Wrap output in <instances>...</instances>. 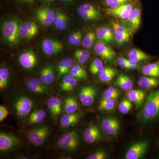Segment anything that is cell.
Returning <instances> with one entry per match:
<instances>
[{
  "label": "cell",
  "instance_id": "18",
  "mask_svg": "<svg viewBox=\"0 0 159 159\" xmlns=\"http://www.w3.org/2000/svg\"><path fill=\"white\" fill-rule=\"evenodd\" d=\"M26 85L29 92L33 93L44 95L48 93L49 92V89L47 85L38 78L29 79L26 82Z\"/></svg>",
  "mask_w": 159,
  "mask_h": 159
},
{
  "label": "cell",
  "instance_id": "27",
  "mask_svg": "<svg viewBox=\"0 0 159 159\" xmlns=\"http://www.w3.org/2000/svg\"><path fill=\"white\" fill-rule=\"evenodd\" d=\"M138 85L141 88L154 89L159 87V78L148 77H140L138 80Z\"/></svg>",
  "mask_w": 159,
  "mask_h": 159
},
{
  "label": "cell",
  "instance_id": "10",
  "mask_svg": "<svg viewBox=\"0 0 159 159\" xmlns=\"http://www.w3.org/2000/svg\"><path fill=\"white\" fill-rule=\"evenodd\" d=\"M101 127L102 131L107 135L116 137L120 130V122L116 117H105L101 120Z\"/></svg>",
  "mask_w": 159,
  "mask_h": 159
},
{
  "label": "cell",
  "instance_id": "9",
  "mask_svg": "<svg viewBox=\"0 0 159 159\" xmlns=\"http://www.w3.org/2000/svg\"><path fill=\"white\" fill-rule=\"evenodd\" d=\"M77 13L85 21H95L99 20L100 12L99 10L89 3H84L77 9Z\"/></svg>",
  "mask_w": 159,
  "mask_h": 159
},
{
  "label": "cell",
  "instance_id": "36",
  "mask_svg": "<svg viewBox=\"0 0 159 159\" xmlns=\"http://www.w3.org/2000/svg\"><path fill=\"white\" fill-rule=\"evenodd\" d=\"M10 73L8 69L2 67L0 69V89L1 91L6 88L9 84Z\"/></svg>",
  "mask_w": 159,
  "mask_h": 159
},
{
  "label": "cell",
  "instance_id": "45",
  "mask_svg": "<svg viewBox=\"0 0 159 159\" xmlns=\"http://www.w3.org/2000/svg\"><path fill=\"white\" fill-rule=\"evenodd\" d=\"M54 97V101H55V106H56V112L57 115L58 116L61 113L62 110V107H61V100L59 97Z\"/></svg>",
  "mask_w": 159,
  "mask_h": 159
},
{
  "label": "cell",
  "instance_id": "38",
  "mask_svg": "<svg viewBox=\"0 0 159 159\" xmlns=\"http://www.w3.org/2000/svg\"><path fill=\"white\" fill-rule=\"evenodd\" d=\"M116 99H102L99 102L98 110L110 111L113 109Z\"/></svg>",
  "mask_w": 159,
  "mask_h": 159
},
{
  "label": "cell",
  "instance_id": "2",
  "mask_svg": "<svg viewBox=\"0 0 159 159\" xmlns=\"http://www.w3.org/2000/svg\"><path fill=\"white\" fill-rule=\"evenodd\" d=\"M19 25L16 18L7 20L2 24V31L3 38L10 45H16L19 43L20 38Z\"/></svg>",
  "mask_w": 159,
  "mask_h": 159
},
{
  "label": "cell",
  "instance_id": "33",
  "mask_svg": "<svg viewBox=\"0 0 159 159\" xmlns=\"http://www.w3.org/2000/svg\"><path fill=\"white\" fill-rule=\"evenodd\" d=\"M116 74V71L111 67L107 66L99 74V78L102 82H108L113 79Z\"/></svg>",
  "mask_w": 159,
  "mask_h": 159
},
{
  "label": "cell",
  "instance_id": "44",
  "mask_svg": "<svg viewBox=\"0 0 159 159\" xmlns=\"http://www.w3.org/2000/svg\"><path fill=\"white\" fill-rule=\"evenodd\" d=\"M9 115V112L7 107L5 106L1 105L0 106V122H2L3 120H5Z\"/></svg>",
  "mask_w": 159,
  "mask_h": 159
},
{
  "label": "cell",
  "instance_id": "49",
  "mask_svg": "<svg viewBox=\"0 0 159 159\" xmlns=\"http://www.w3.org/2000/svg\"><path fill=\"white\" fill-rule=\"evenodd\" d=\"M75 51L78 53V54H80L83 57H84L87 61L89 58V53L87 50L77 49Z\"/></svg>",
  "mask_w": 159,
  "mask_h": 159
},
{
  "label": "cell",
  "instance_id": "20",
  "mask_svg": "<svg viewBox=\"0 0 159 159\" xmlns=\"http://www.w3.org/2000/svg\"><path fill=\"white\" fill-rule=\"evenodd\" d=\"M96 33L97 38L104 42L111 43L115 40V31L112 26H103L97 28Z\"/></svg>",
  "mask_w": 159,
  "mask_h": 159
},
{
  "label": "cell",
  "instance_id": "29",
  "mask_svg": "<svg viewBox=\"0 0 159 159\" xmlns=\"http://www.w3.org/2000/svg\"><path fill=\"white\" fill-rule=\"evenodd\" d=\"M74 65V60L70 57H67L60 61L57 66V76L61 77L65 75Z\"/></svg>",
  "mask_w": 159,
  "mask_h": 159
},
{
  "label": "cell",
  "instance_id": "14",
  "mask_svg": "<svg viewBox=\"0 0 159 159\" xmlns=\"http://www.w3.org/2000/svg\"><path fill=\"white\" fill-rule=\"evenodd\" d=\"M97 95V89L90 85L83 86L80 91L78 97L82 105L89 107L93 105Z\"/></svg>",
  "mask_w": 159,
  "mask_h": 159
},
{
  "label": "cell",
  "instance_id": "46",
  "mask_svg": "<svg viewBox=\"0 0 159 159\" xmlns=\"http://www.w3.org/2000/svg\"><path fill=\"white\" fill-rule=\"evenodd\" d=\"M80 31V30H78V31L73 32L69 35L68 38V41L69 43L70 44H74V43L75 42V40L77 39V36H78Z\"/></svg>",
  "mask_w": 159,
  "mask_h": 159
},
{
  "label": "cell",
  "instance_id": "7",
  "mask_svg": "<svg viewBox=\"0 0 159 159\" xmlns=\"http://www.w3.org/2000/svg\"><path fill=\"white\" fill-rule=\"evenodd\" d=\"M149 148L148 141H141L134 143L129 148L125 154L126 159H139L145 155Z\"/></svg>",
  "mask_w": 159,
  "mask_h": 159
},
{
  "label": "cell",
  "instance_id": "11",
  "mask_svg": "<svg viewBox=\"0 0 159 159\" xmlns=\"http://www.w3.org/2000/svg\"><path fill=\"white\" fill-rule=\"evenodd\" d=\"M41 47L43 53L48 56H54L59 54L62 51L64 47L61 42L53 39L43 40Z\"/></svg>",
  "mask_w": 159,
  "mask_h": 159
},
{
  "label": "cell",
  "instance_id": "26",
  "mask_svg": "<svg viewBox=\"0 0 159 159\" xmlns=\"http://www.w3.org/2000/svg\"><path fill=\"white\" fill-rule=\"evenodd\" d=\"M80 115L79 114L66 113L61 118L60 123L61 125L64 128H68L74 126L79 122Z\"/></svg>",
  "mask_w": 159,
  "mask_h": 159
},
{
  "label": "cell",
  "instance_id": "25",
  "mask_svg": "<svg viewBox=\"0 0 159 159\" xmlns=\"http://www.w3.org/2000/svg\"><path fill=\"white\" fill-rule=\"evenodd\" d=\"M77 84V78L70 74H66L60 84L61 90L64 92H69L73 90Z\"/></svg>",
  "mask_w": 159,
  "mask_h": 159
},
{
  "label": "cell",
  "instance_id": "47",
  "mask_svg": "<svg viewBox=\"0 0 159 159\" xmlns=\"http://www.w3.org/2000/svg\"><path fill=\"white\" fill-rule=\"evenodd\" d=\"M69 74L78 79H85L84 77L72 68L69 72Z\"/></svg>",
  "mask_w": 159,
  "mask_h": 159
},
{
  "label": "cell",
  "instance_id": "13",
  "mask_svg": "<svg viewBox=\"0 0 159 159\" xmlns=\"http://www.w3.org/2000/svg\"><path fill=\"white\" fill-rule=\"evenodd\" d=\"M55 11L48 6L39 8L35 11V16L43 26L48 27L53 24Z\"/></svg>",
  "mask_w": 159,
  "mask_h": 159
},
{
  "label": "cell",
  "instance_id": "48",
  "mask_svg": "<svg viewBox=\"0 0 159 159\" xmlns=\"http://www.w3.org/2000/svg\"><path fill=\"white\" fill-rule=\"evenodd\" d=\"M72 68L74 69V70H76L80 74L83 75V76L84 77L85 79H86V78H87V74L85 70L82 68L80 66L76 65H74V66Z\"/></svg>",
  "mask_w": 159,
  "mask_h": 159
},
{
  "label": "cell",
  "instance_id": "40",
  "mask_svg": "<svg viewBox=\"0 0 159 159\" xmlns=\"http://www.w3.org/2000/svg\"><path fill=\"white\" fill-rule=\"evenodd\" d=\"M120 93L116 89L110 87L103 93L102 99H117L119 98Z\"/></svg>",
  "mask_w": 159,
  "mask_h": 159
},
{
  "label": "cell",
  "instance_id": "42",
  "mask_svg": "<svg viewBox=\"0 0 159 159\" xmlns=\"http://www.w3.org/2000/svg\"><path fill=\"white\" fill-rule=\"evenodd\" d=\"M129 0H105L106 6L109 8H116L118 6L128 3Z\"/></svg>",
  "mask_w": 159,
  "mask_h": 159
},
{
  "label": "cell",
  "instance_id": "8",
  "mask_svg": "<svg viewBox=\"0 0 159 159\" xmlns=\"http://www.w3.org/2000/svg\"><path fill=\"white\" fill-rule=\"evenodd\" d=\"M33 106V101L26 96H20L16 99L14 103V108L18 116L24 118L30 112Z\"/></svg>",
  "mask_w": 159,
  "mask_h": 159
},
{
  "label": "cell",
  "instance_id": "3",
  "mask_svg": "<svg viewBox=\"0 0 159 159\" xmlns=\"http://www.w3.org/2000/svg\"><path fill=\"white\" fill-rule=\"evenodd\" d=\"M79 144L78 135L76 130L70 131L64 134L56 143L59 149L67 152L76 151Z\"/></svg>",
  "mask_w": 159,
  "mask_h": 159
},
{
  "label": "cell",
  "instance_id": "53",
  "mask_svg": "<svg viewBox=\"0 0 159 159\" xmlns=\"http://www.w3.org/2000/svg\"><path fill=\"white\" fill-rule=\"evenodd\" d=\"M61 1L63 2L68 3L72 2L74 1V0H61Z\"/></svg>",
  "mask_w": 159,
  "mask_h": 159
},
{
  "label": "cell",
  "instance_id": "5",
  "mask_svg": "<svg viewBox=\"0 0 159 159\" xmlns=\"http://www.w3.org/2000/svg\"><path fill=\"white\" fill-rule=\"evenodd\" d=\"M20 139L11 134L1 132L0 133V151L8 152L21 145Z\"/></svg>",
  "mask_w": 159,
  "mask_h": 159
},
{
  "label": "cell",
  "instance_id": "1",
  "mask_svg": "<svg viewBox=\"0 0 159 159\" xmlns=\"http://www.w3.org/2000/svg\"><path fill=\"white\" fill-rule=\"evenodd\" d=\"M142 123L156 124L159 122V88L150 91L145 97V106L139 116Z\"/></svg>",
  "mask_w": 159,
  "mask_h": 159
},
{
  "label": "cell",
  "instance_id": "16",
  "mask_svg": "<svg viewBox=\"0 0 159 159\" xmlns=\"http://www.w3.org/2000/svg\"><path fill=\"white\" fill-rule=\"evenodd\" d=\"M95 53L108 61L112 60L116 55V52L106 43L98 40L94 47Z\"/></svg>",
  "mask_w": 159,
  "mask_h": 159
},
{
  "label": "cell",
  "instance_id": "23",
  "mask_svg": "<svg viewBox=\"0 0 159 159\" xmlns=\"http://www.w3.org/2000/svg\"><path fill=\"white\" fill-rule=\"evenodd\" d=\"M68 20V17L65 12L61 10H57L55 11L53 25L57 30L63 31L67 27Z\"/></svg>",
  "mask_w": 159,
  "mask_h": 159
},
{
  "label": "cell",
  "instance_id": "37",
  "mask_svg": "<svg viewBox=\"0 0 159 159\" xmlns=\"http://www.w3.org/2000/svg\"><path fill=\"white\" fill-rule=\"evenodd\" d=\"M104 65L102 61L99 58L94 59L89 66L90 72L92 74H99L104 68Z\"/></svg>",
  "mask_w": 159,
  "mask_h": 159
},
{
  "label": "cell",
  "instance_id": "22",
  "mask_svg": "<svg viewBox=\"0 0 159 159\" xmlns=\"http://www.w3.org/2000/svg\"><path fill=\"white\" fill-rule=\"evenodd\" d=\"M126 20L127 25L133 32L138 30L141 22V11L140 9L138 8L133 9Z\"/></svg>",
  "mask_w": 159,
  "mask_h": 159
},
{
  "label": "cell",
  "instance_id": "15",
  "mask_svg": "<svg viewBox=\"0 0 159 159\" xmlns=\"http://www.w3.org/2000/svg\"><path fill=\"white\" fill-rule=\"evenodd\" d=\"M38 27L32 21H27L19 25V33L20 38L26 40L31 39L38 32Z\"/></svg>",
  "mask_w": 159,
  "mask_h": 159
},
{
  "label": "cell",
  "instance_id": "55",
  "mask_svg": "<svg viewBox=\"0 0 159 159\" xmlns=\"http://www.w3.org/2000/svg\"><path fill=\"white\" fill-rule=\"evenodd\" d=\"M158 157H159V153Z\"/></svg>",
  "mask_w": 159,
  "mask_h": 159
},
{
  "label": "cell",
  "instance_id": "4",
  "mask_svg": "<svg viewBox=\"0 0 159 159\" xmlns=\"http://www.w3.org/2000/svg\"><path fill=\"white\" fill-rule=\"evenodd\" d=\"M50 133L49 126L43 125L29 131L27 134V138L31 144L35 146H39L44 143Z\"/></svg>",
  "mask_w": 159,
  "mask_h": 159
},
{
  "label": "cell",
  "instance_id": "17",
  "mask_svg": "<svg viewBox=\"0 0 159 159\" xmlns=\"http://www.w3.org/2000/svg\"><path fill=\"white\" fill-rule=\"evenodd\" d=\"M20 64L23 68L27 70L33 68L37 62V57L34 51L29 50L20 55L18 58Z\"/></svg>",
  "mask_w": 159,
  "mask_h": 159
},
{
  "label": "cell",
  "instance_id": "28",
  "mask_svg": "<svg viewBox=\"0 0 159 159\" xmlns=\"http://www.w3.org/2000/svg\"><path fill=\"white\" fill-rule=\"evenodd\" d=\"M142 73L145 76L159 78V59L144 66Z\"/></svg>",
  "mask_w": 159,
  "mask_h": 159
},
{
  "label": "cell",
  "instance_id": "41",
  "mask_svg": "<svg viewBox=\"0 0 159 159\" xmlns=\"http://www.w3.org/2000/svg\"><path fill=\"white\" fill-rule=\"evenodd\" d=\"M47 107L50 113L52 115V117L55 118L57 115L56 112V106H55V101L54 97H50L47 102Z\"/></svg>",
  "mask_w": 159,
  "mask_h": 159
},
{
  "label": "cell",
  "instance_id": "12",
  "mask_svg": "<svg viewBox=\"0 0 159 159\" xmlns=\"http://www.w3.org/2000/svg\"><path fill=\"white\" fill-rule=\"evenodd\" d=\"M133 9L131 3H126L116 8H107L103 9L107 15L118 19L126 20Z\"/></svg>",
  "mask_w": 159,
  "mask_h": 159
},
{
  "label": "cell",
  "instance_id": "31",
  "mask_svg": "<svg viewBox=\"0 0 159 159\" xmlns=\"http://www.w3.org/2000/svg\"><path fill=\"white\" fill-rule=\"evenodd\" d=\"M128 57L129 59L137 63L143 61L148 60L150 58L148 54L145 52L139 49L135 48L130 50L128 54Z\"/></svg>",
  "mask_w": 159,
  "mask_h": 159
},
{
  "label": "cell",
  "instance_id": "54",
  "mask_svg": "<svg viewBox=\"0 0 159 159\" xmlns=\"http://www.w3.org/2000/svg\"><path fill=\"white\" fill-rule=\"evenodd\" d=\"M44 1H45L47 2H52L55 1V0H44Z\"/></svg>",
  "mask_w": 159,
  "mask_h": 159
},
{
  "label": "cell",
  "instance_id": "21",
  "mask_svg": "<svg viewBox=\"0 0 159 159\" xmlns=\"http://www.w3.org/2000/svg\"><path fill=\"white\" fill-rule=\"evenodd\" d=\"M129 100L134 102L137 109L141 108L145 101V92L139 89H131L128 91L127 94Z\"/></svg>",
  "mask_w": 159,
  "mask_h": 159
},
{
  "label": "cell",
  "instance_id": "39",
  "mask_svg": "<svg viewBox=\"0 0 159 159\" xmlns=\"http://www.w3.org/2000/svg\"><path fill=\"white\" fill-rule=\"evenodd\" d=\"M132 107V103L130 100L127 99L122 100L118 106L119 112L123 115L128 114Z\"/></svg>",
  "mask_w": 159,
  "mask_h": 159
},
{
  "label": "cell",
  "instance_id": "24",
  "mask_svg": "<svg viewBox=\"0 0 159 159\" xmlns=\"http://www.w3.org/2000/svg\"><path fill=\"white\" fill-rule=\"evenodd\" d=\"M39 79L46 85L52 83L54 80V66L50 65L43 68L40 72Z\"/></svg>",
  "mask_w": 159,
  "mask_h": 159
},
{
  "label": "cell",
  "instance_id": "35",
  "mask_svg": "<svg viewBox=\"0 0 159 159\" xmlns=\"http://www.w3.org/2000/svg\"><path fill=\"white\" fill-rule=\"evenodd\" d=\"M97 37L96 32L90 30L86 34L83 39L82 45L85 48L90 49L96 42Z\"/></svg>",
  "mask_w": 159,
  "mask_h": 159
},
{
  "label": "cell",
  "instance_id": "32",
  "mask_svg": "<svg viewBox=\"0 0 159 159\" xmlns=\"http://www.w3.org/2000/svg\"><path fill=\"white\" fill-rule=\"evenodd\" d=\"M47 113L43 109H38L30 114L28 118L29 124H38L43 122L45 119Z\"/></svg>",
  "mask_w": 159,
  "mask_h": 159
},
{
  "label": "cell",
  "instance_id": "50",
  "mask_svg": "<svg viewBox=\"0 0 159 159\" xmlns=\"http://www.w3.org/2000/svg\"><path fill=\"white\" fill-rule=\"evenodd\" d=\"M74 56H75V57L77 58L78 62H79L81 64H84L86 62V59L84 57L81 56L80 54H78V53L76 52V51H75V53H74Z\"/></svg>",
  "mask_w": 159,
  "mask_h": 159
},
{
  "label": "cell",
  "instance_id": "19",
  "mask_svg": "<svg viewBox=\"0 0 159 159\" xmlns=\"http://www.w3.org/2000/svg\"><path fill=\"white\" fill-rule=\"evenodd\" d=\"M83 137L86 143L91 144L99 141L101 139V135L98 127L91 124L85 129Z\"/></svg>",
  "mask_w": 159,
  "mask_h": 159
},
{
  "label": "cell",
  "instance_id": "52",
  "mask_svg": "<svg viewBox=\"0 0 159 159\" xmlns=\"http://www.w3.org/2000/svg\"><path fill=\"white\" fill-rule=\"evenodd\" d=\"M22 1L24 2H26L29 3V4H31L34 2V0H21Z\"/></svg>",
  "mask_w": 159,
  "mask_h": 159
},
{
  "label": "cell",
  "instance_id": "6",
  "mask_svg": "<svg viewBox=\"0 0 159 159\" xmlns=\"http://www.w3.org/2000/svg\"><path fill=\"white\" fill-rule=\"evenodd\" d=\"M112 26L115 31V40L118 45H122L129 41L133 32L128 26L120 23L113 22Z\"/></svg>",
  "mask_w": 159,
  "mask_h": 159
},
{
  "label": "cell",
  "instance_id": "30",
  "mask_svg": "<svg viewBox=\"0 0 159 159\" xmlns=\"http://www.w3.org/2000/svg\"><path fill=\"white\" fill-rule=\"evenodd\" d=\"M116 84L123 90L129 91L132 89L134 83L132 80L128 76L120 74L117 77Z\"/></svg>",
  "mask_w": 159,
  "mask_h": 159
},
{
  "label": "cell",
  "instance_id": "51",
  "mask_svg": "<svg viewBox=\"0 0 159 159\" xmlns=\"http://www.w3.org/2000/svg\"><path fill=\"white\" fill-rule=\"evenodd\" d=\"M82 33L81 31H80L78 36H77V39L75 40L74 43V45L75 46H79L82 44Z\"/></svg>",
  "mask_w": 159,
  "mask_h": 159
},
{
  "label": "cell",
  "instance_id": "43",
  "mask_svg": "<svg viewBox=\"0 0 159 159\" xmlns=\"http://www.w3.org/2000/svg\"><path fill=\"white\" fill-rule=\"evenodd\" d=\"M107 155L105 152L102 150H97L87 157L88 159H104Z\"/></svg>",
  "mask_w": 159,
  "mask_h": 159
},
{
  "label": "cell",
  "instance_id": "34",
  "mask_svg": "<svg viewBox=\"0 0 159 159\" xmlns=\"http://www.w3.org/2000/svg\"><path fill=\"white\" fill-rule=\"evenodd\" d=\"M64 109L66 113H75L78 108V103L74 97L69 96L64 101Z\"/></svg>",
  "mask_w": 159,
  "mask_h": 159
}]
</instances>
